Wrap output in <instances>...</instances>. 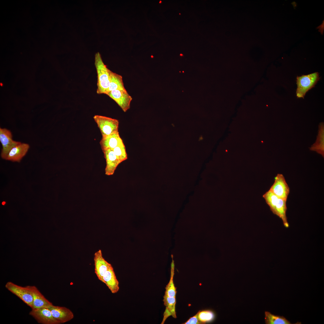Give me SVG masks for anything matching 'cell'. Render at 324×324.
I'll list each match as a JSON object with an SVG mask.
<instances>
[{"mask_svg": "<svg viewBox=\"0 0 324 324\" xmlns=\"http://www.w3.org/2000/svg\"><path fill=\"white\" fill-rule=\"evenodd\" d=\"M263 197L273 213L281 219L284 226L289 227L286 214V200L278 197L269 190L263 194Z\"/></svg>", "mask_w": 324, "mask_h": 324, "instance_id": "6da1fadb", "label": "cell"}, {"mask_svg": "<svg viewBox=\"0 0 324 324\" xmlns=\"http://www.w3.org/2000/svg\"><path fill=\"white\" fill-rule=\"evenodd\" d=\"M94 64L97 74V93L106 94L110 84V70L103 62L99 52L95 54Z\"/></svg>", "mask_w": 324, "mask_h": 324, "instance_id": "7a4b0ae2", "label": "cell"}, {"mask_svg": "<svg viewBox=\"0 0 324 324\" xmlns=\"http://www.w3.org/2000/svg\"><path fill=\"white\" fill-rule=\"evenodd\" d=\"M320 79L318 72L297 76L296 95L297 98H304L307 92L315 86Z\"/></svg>", "mask_w": 324, "mask_h": 324, "instance_id": "3957f363", "label": "cell"}, {"mask_svg": "<svg viewBox=\"0 0 324 324\" xmlns=\"http://www.w3.org/2000/svg\"><path fill=\"white\" fill-rule=\"evenodd\" d=\"M93 118L100 130L102 136L118 131L119 121L118 120L98 115L94 116Z\"/></svg>", "mask_w": 324, "mask_h": 324, "instance_id": "277c9868", "label": "cell"}, {"mask_svg": "<svg viewBox=\"0 0 324 324\" xmlns=\"http://www.w3.org/2000/svg\"><path fill=\"white\" fill-rule=\"evenodd\" d=\"M5 287L8 290L19 297L32 308L33 297L32 293L27 286L23 287L9 281L6 283Z\"/></svg>", "mask_w": 324, "mask_h": 324, "instance_id": "5b68a950", "label": "cell"}, {"mask_svg": "<svg viewBox=\"0 0 324 324\" xmlns=\"http://www.w3.org/2000/svg\"><path fill=\"white\" fill-rule=\"evenodd\" d=\"M278 197L287 201L290 193V188L283 174H278L274 182L269 190Z\"/></svg>", "mask_w": 324, "mask_h": 324, "instance_id": "8992f818", "label": "cell"}, {"mask_svg": "<svg viewBox=\"0 0 324 324\" xmlns=\"http://www.w3.org/2000/svg\"><path fill=\"white\" fill-rule=\"evenodd\" d=\"M29 314L39 323L42 324H59L53 316L50 310L47 307L32 309Z\"/></svg>", "mask_w": 324, "mask_h": 324, "instance_id": "52a82bcc", "label": "cell"}, {"mask_svg": "<svg viewBox=\"0 0 324 324\" xmlns=\"http://www.w3.org/2000/svg\"><path fill=\"white\" fill-rule=\"evenodd\" d=\"M106 94L114 100L124 112L130 108L132 98L126 90H113Z\"/></svg>", "mask_w": 324, "mask_h": 324, "instance_id": "ba28073f", "label": "cell"}, {"mask_svg": "<svg viewBox=\"0 0 324 324\" xmlns=\"http://www.w3.org/2000/svg\"><path fill=\"white\" fill-rule=\"evenodd\" d=\"M0 141L2 148L1 156L4 159L11 149L20 142L13 140L11 132L5 128H0Z\"/></svg>", "mask_w": 324, "mask_h": 324, "instance_id": "9c48e42d", "label": "cell"}, {"mask_svg": "<svg viewBox=\"0 0 324 324\" xmlns=\"http://www.w3.org/2000/svg\"><path fill=\"white\" fill-rule=\"evenodd\" d=\"M94 260L95 273L98 279L102 282L104 274L111 265L104 258L101 250L94 253Z\"/></svg>", "mask_w": 324, "mask_h": 324, "instance_id": "30bf717a", "label": "cell"}, {"mask_svg": "<svg viewBox=\"0 0 324 324\" xmlns=\"http://www.w3.org/2000/svg\"><path fill=\"white\" fill-rule=\"evenodd\" d=\"M51 311L53 317L60 324L68 322L74 318L73 313L69 309L64 307L53 305L47 307Z\"/></svg>", "mask_w": 324, "mask_h": 324, "instance_id": "8fae6325", "label": "cell"}, {"mask_svg": "<svg viewBox=\"0 0 324 324\" xmlns=\"http://www.w3.org/2000/svg\"><path fill=\"white\" fill-rule=\"evenodd\" d=\"M29 148L28 144L20 142L11 149L5 159L12 162H20L26 154Z\"/></svg>", "mask_w": 324, "mask_h": 324, "instance_id": "7c38bea8", "label": "cell"}, {"mask_svg": "<svg viewBox=\"0 0 324 324\" xmlns=\"http://www.w3.org/2000/svg\"><path fill=\"white\" fill-rule=\"evenodd\" d=\"M102 151L106 162L105 174L108 176L112 175L118 165L121 162L116 156L113 149H107Z\"/></svg>", "mask_w": 324, "mask_h": 324, "instance_id": "4fadbf2b", "label": "cell"}, {"mask_svg": "<svg viewBox=\"0 0 324 324\" xmlns=\"http://www.w3.org/2000/svg\"><path fill=\"white\" fill-rule=\"evenodd\" d=\"M27 286L32 293L33 297L32 309L48 307L52 305V303L44 297L35 286Z\"/></svg>", "mask_w": 324, "mask_h": 324, "instance_id": "5bb4252c", "label": "cell"}, {"mask_svg": "<svg viewBox=\"0 0 324 324\" xmlns=\"http://www.w3.org/2000/svg\"><path fill=\"white\" fill-rule=\"evenodd\" d=\"M102 282L106 285L112 293H116L119 290V282L112 265L104 274Z\"/></svg>", "mask_w": 324, "mask_h": 324, "instance_id": "9a60e30c", "label": "cell"}, {"mask_svg": "<svg viewBox=\"0 0 324 324\" xmlns=\"http://www.w3.org/2000/svg\"><path fill=\"white\" fill-rule=\"evenodd\" d=\"M122 141L118 131L110 135L102 136L100 143L102 150L113 149Z\"/></svg>", "mask_w": 324, "mask_h": 324, "instance_id": "2e32d148", "label": "cell"}, {"mask_svg": "<svg viewBox=\"0 0 324 324\" xmlns=\"http://www.w3.org/2000/svg\"><path fill=\"white\" fill-rule=\"evenodd\" d=\"M164 304L166 307L165 311L164 314L163 319L161 324H164L169 316H172L174 318H176L175 306L176 304V297H163Z\"/></svg>", "mask_w": 324, "mask_h": 324, "instance_id": "e0dca14e", "label": "cell"}, {"mask_svg": "<svg viewBox=\"0 0 324 324\" xmlns=\"http://www.w3.org/2000/svg\"><path fill=\"white\" fill-rule=\"evenodd\" d=\"M109 76L110 84L106 94L113 90H126L124 86L122 77L121 75L110 70Z\"/></svg>", "mask_w": 324, "mask_h": 324, "instance_id": "ac0fdd59", "label": "cell"}, {"mask_svg": "<svg viewBox=\"0 0 324 324\" xmlns=\"http://www.w3.org/2000/svg\"><path fill=\"white\" fill-rule=\"evenodd\" d=\"M324 124L320 123L319 125V133L315 142L310 148L312 151H316L323 157L324 155Z\"/></svg>", "mask_w": 324, "mask_h": 324, "instance_id": "d6986e66", "label": "cell"}, {"mask_svg": "<svg viewBox=\"0 0 324 324\" xmlns=\"http://www.w3.org/2000/svg\"><path fill=\"white\" fill-rule=\"evenodd\" d=\"M172 262L171 264V275L170 281L165 287L164 296L169 297H176V288L174 286L173 278L174 274L175 264L173 260V256L171 255Z\"/></svg>", "mask_w": 324, "mask_h": 324, "instance_id": "ffe728a7", "label": "cell"}, {"mask_svg": "<svg viewBox=\"0 0 324 324\" xmlns=\"http://www.w3.org/2000/svg\"><path fill=\"white\" fill-rule=\"evenodd\" d=\"M265 322L266 324H291L283 316L275 315L268 311H265Z\"/></svg>", "mask_w": 324, "mask_h": 324, "instance_id": "44dd1931", "label": "cell"}, {"mask_svg": "<svg viewBox=\"0 0 324 324\" xmlns=\"http://www.w3.org/2000/svg\"><path fill=\"white\" fill-rule=\"evenodd\" d=\"M198 313V318L202 324L211 322L215 318L214 313L211 310H200Z\"/></svg>", "mask_w": 324, "mask_h": 324, "instance_id": "7402d4cb", "label": "cell"}, {"mask_svg": "<svg viewBox=\"0 0 324 324\" xmlns=\"http://www.w3.org/2000/svg\"><path fill=\"white\" fill-rule=\"evenodd\" d=\"M113 150L116 156L121 162L127 159V154L125 146L123 141L113 149Z\"/></svg>", "mask_w": 324, "mask_h": 324, "instance_id": "603a6c76", "label": "cell"}, {"mask_svg": "<svg viewBox=\"0 0 324 324\" xmlns=\"http://www.w3.org/2000/svg\"><path fill=\"white\" fill-rule=\"evenodd\" d=\"M198 313L193 316L190 317L184 324H202L200 322L198 317Z\"/></svg>", "mask_w": 324, "mask_h": 324, "instance_id": "cb8c5ba5", "label": "cell"}, {"mask_svg": "<svg viewBox=\"0 0 324 324\" xmlns=\"http://www.w3.org/2000/svg\"><path fill=\"white\" fill-rule=\"evenodd\" d=\"M317 29H318V31L320 32L321 34H323L324 29V20L322 21V24L316 27Z\"/></svg>", "mask_w": 324, "mask_h": 324, "instance_id": "d4e9b609", "label": "cell"}, {"mask_svg": "<svg viewBox=\"0 0 324 324\" xmlns=\"http://www.w3.org/2000/svg\"><path fill=\"white\" fill-rule=\"evenodd\" d=\"M291 4L292 5L294 8L295 9L297 6V3L295 1H294L291 3Z\"/></svg>", "mask_w": 324, "mask_h": 324, "instance_id": "484cf974", "label": "cell"}, {"mask_svg": "<svg viewBox=\"0 0 324 324\" xmlns=\"http://www.w3.org/2000/svg\"><path fill=\"white\" fill-rule=\"evenodd\" d=\"M5 203H6L5 202H4H4H2V204L3 205H4L5 204Z\"/></svg>", "mask_w": 324, "mask_h": 324, "instance_id": "4316f807", "label": "cell"}, {"mask_svg": "<svg viewBox=\"0 0 324 324\" xmlns=\"http://www.w3.org/2000/svg\"><path fill=\"white\" fill-rule=\"evenodd\" d=\"M180 55L181 56H183V55H182V54H180Z\"/></svg>", "mask_w": 324, "mask_h": 324, "instance_id": "83f0119b", "label": "cell"}]
</instances>
